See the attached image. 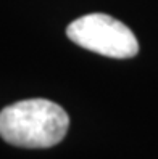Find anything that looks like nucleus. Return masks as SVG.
Returning a JSON list of instances; mask_svg holds the SVG:
<instances>
[{
  "mask_svg": "<svg viewBox=\"0 0 158 159\" xmlns=\"http://www.w3.org/2000/svg\"><path fill=\"white\" fill-rule=\"evenodd\" d=\"M68 127L66 111L45 98L16 101L0 111V137L15 146H55L65 138Z\"/></svg>",
  "mask_w": 158,
  "mask_h": 159,
  "instance_id": "nucleus-1",
  "label": "nucleus"
},
{
  "mask_svg": "<svg viewBox=\"0 0 158 159\" xmlns=\"http://www.w3.org/2000/svg\"><path fill=\"white\" fill-rule=\"evenodd\" d=\"M66 35L76 45L110 58L126 60L139 52V42L129 27L105 13H90L74 20Z\"/></svg>",
  "mask_w": 158,
  "mask_h": 159,
  "instance_id": "nucleus-2",
  "label": "nucleus"
}]
</instances>
